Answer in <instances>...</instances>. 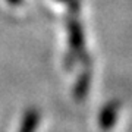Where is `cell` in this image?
<instances>
[{
	"instance_id": "cell-2",
	"label": "cell",
	"mask_w": 132,
	"mask_h": 132,
	"mask_svg": "<svg viewBox=\"0 0 132 132\" xmlns=\"http://www.w3.org/2000/svg\"><path fill=\"white\" fill-rule=\"evenodd\" d=\"M120 109H122V103L116 98L110 100V101L104 104L103 109L98 113V126L101 131L107 132L114 126V123L118 122V116Z\"/></svg>"
},
{
	"instance_id": "cell-5",
	"label": "cell",
	"mask_w": 132,
	"mask_h": 132,
	"mask_svg": "<svg viewBox=\"0 0 132 132\" xmlns=\"http://www.w3.org/2000/svg\"><path fill=\"white\" fill-rule=\"evenodd\" d=\"M57 2H60L62 5L66 6V9L71 15H76L79 12L81 9V2L79 0H57Z\"/></svg>"
},
{
	"instance_id": "cell-3",
	"label": "cell",
	"mask_w": 132,
	"mask_h": 132,
	"mask_svg": "<svg viewBox=\"0 0 132 132\" xmlns=\"http://www.w3.org/2000/svg\"><path fill=\"white\" fill-rule=\"evenodd\" d=\"M41 122V112L37 107H28L22 113L18 132H35Z\"/></svg>"
},
{
	"instance_id": "cell-6",
	"label": "cell",
	"mask_w": 132,
	"mask_h": 132,
	"mask_svg": "<svg viewBox=\"0 0 132 132\" xmlns=\"http://www.w3.org/2000/svg\"><path fill=\"white\" fill-rule=\"evenodd\" d=\"M7 3H10V5H13V6H19L24 3V0H7Z\"/></svg>"
},
{
	"instance_id": "cell-4",
	"label": "cell",
	"mask_w": 132,
	"mask_h": 132,
	"mask_svg": "<svg viewBox=\"0 0 132 132\" xmlns=\"http://www.w3.org/2000/svg\"><path fill=\"white\" fill-rule=\"evenodd\" d=\"M91 87V72L90 69H85L82 71L78 78H76V82L72 88V95L76 101H82V100L88 95V91H90Z\"/></svg>"
},
{
	"instance_id": "cell-1",
	"label": "cell",
	"mask_w": 132,
	"mask_h": 132,
	"mask_svg": "<svg viewBox=\"0 0 132 132\" xmlns=\"http://www.w3.org/2000/svg\"><path fill=\"white\" fill-rule=\"evenodd\" d=\"M68 32V54H66V66H73L76 62L90 63L87 54V43H85L84 27L75 15H71L66 22Z\"/></svg>"
}]
</instances>
